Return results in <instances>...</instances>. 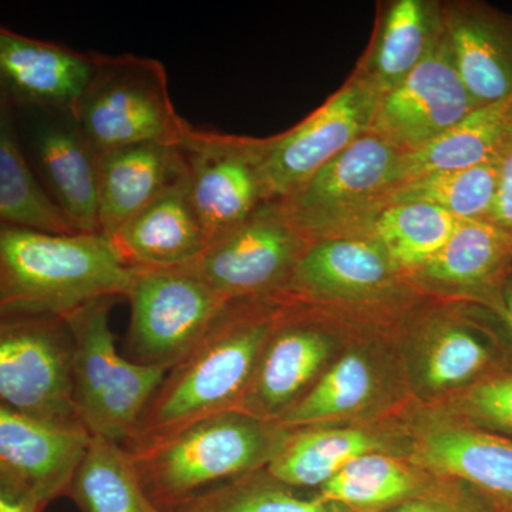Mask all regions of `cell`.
I'll return each instance as SVG.
<instances>
[{
	"mask_svg": "<svg viewBox=\"0 0 512 512\" xmlns=\"http://www.w3.org/2000/svg\"><path fill=\"white\" fill-rule=\"evenodd\" d=\"M136 269L110 238L0 224V318H66L100 298H127Z\"/></svg>",
	"mask_w": 512,
	"mask_h": 512,
	"instance_id": "6da1fadb",
	"label": "cell"
},
{
	"mask_svg": "<svg viewBox=\"0 0 512 512\" xmlns=\"http://www.w3.org/2000/svg\"><path fill=\"white\" fill-rule=\"evenodd\" d=\"M266 298L251 299L245 311H235L232 301L225 305L198 345L168 370L126 446L228 412L245 397L276 325Z\"/></svg>",
	"mask_w": 512,
	"mask_h": 512,
	"instance_id": "7a4b0ae2",
	"label": "cell"
},
{
	"mask_svg": "<svg viewBox=\"0 0 512 512\" xmlns=\"http://www.w3.org/2000/svg\"><path fill=\"white\" fill-rule=\"evenodd\" d=\"M269 429L252 414L228 410L123 448L148 498L173 512L269 464L282 444Z\"/></svg>",
	"mask_w": 512,
	"mask_h": 512,
	"instance_id": "3957f363",
	"label": "cell"
},
{
	"mask_svg": "<svg viewBox=\"0 0 512 512\" xmlns=\"http://www.w3.org/2000/svg\"><path fill=\"white\" fill-rule=\"evenodd\" d=\"M116 298H100L69 313L73 338V400L92 437L126 446L168 370L141 365L117 352L110 329Z\"/></svg>",
	"mask_w": 512,
	"mask_h": 512,
	"instance_id": "277c9868",
	"label": "cell"
},
{
	"mask_svg": "<svg viewBox=\"0 0 512 512\" xmlns=\"http://www.w3.org/2000/svg\"><path fill=\"white\" fill-rule=\"evenodd\" d=\"M72 111L99 154L138 144L180 146L192 127L175 110L163 63L130 53H94L92 76Z\"/></svg>",
	"mask_w": 512,
	"mask_h": 512,
	"instance_id": "5b68a950",
	"label": "cell"
},
{
	"mask_svg": "<svg viewBox=\"0 0 512 512\" xmlns=\"http://www.w3.org/2000/svg\"><path fill=\"white\" fill-rule=\"evenodd\" d=\"M402 151L369 131L312 175L288 198L276 201L309 244L366 237L402 183Z\"/></svg>",
	"mask_w": 512,
	"mask_h": 512,
	"instance_id": "8992f818",
	"label": "cell"
},
{
	"mask_svg": "<svg viewBox=\"0 0 512 512\" xmlns=\"http://www.w3.org/2000/svg\"><path fill=\"white\" fill-rule=\"evenodd\" d=\"M127 299L130 360L167 370L198 345L229 302L191 265L136 269Z\"/></svg>",
	"mask_w": 512,
	"mask_h": 512,
	"instance_id": "52a82bcc",
	"label": "cell"
},
{
	"mask_svg": "<svg viewBox=\"0 0 512 512\" xmlns=\"http://www.w3.org/2000/svg\"><path fill=\"white\" fill-rule=\"evenodd\" d=\"M0 404L49 423L83 427L73 400V338L66 320L0 318Z\"/></svg>",
	"mask_w": 512,
	"mask_h": 512,
	"instance_id": "ba28073f",
	"label": "cell"
},
{
	"mask_svg": "<svg viewBox=\"0 0 512 512\" xmlns=\"http://www.w3.org/2000/svg\"><path fill=\"white\" fill-rule=\"evenodd\" d=\"M180 148L188 191L208 245L268 202L262 178L265 138L191 127Z\"/></svg>",
	"mask_w": 512,
	"mask_h": 512,
	"instance_id": "9c48e42d",
	"label": "cell"
},
{
	"mask_svg": "<svg viewBox=\"0 0 512 512\" xmlns=\"http://www.w3.org/2000/svg\"><path fill=\"white\" fill-rule=\"evenodd\" d=\"M380 96L350 74L318 110L278 136L265 138L262 178L266 200L282 201L323 165L372 130Z\"/></svg>",
	"mask_w": 512,
	"mask_h": 512,
	"instance_id": "30bf717a",
	"label": "cell"
},
{
	"mask_svg": "<svg viewBox=\"0 0 512 512\" xmlns=\"http://www.w3.org/2000/svg\"><path fill=\"white\" fill-rule=\"evenodd\" d=\"M15 111L20 143L47 197L74 231L97 234L100 154L77 123L73 111Z\"/></svg>",
	"mask_w": 512,
	"mask_h": 512,
	"instance_id": "8fae6325",
	"label": "cell"
},
{
	"mask_svg": "<svg viewBox=\"0 0 512 512\" xmlns=\"http://www.w3.org/2000/svg\"><path fill=\"white\" fill-rule=\"evenodd\" d=\"M309 245L278 202H266L191 266L227 301L266 298L289 284Z\"/></svg>",
	"mask_w": 512,
	"mask_h": 512,
	"instance_id": "7c38bea8",
	"label": "cell"
},
{
	"mask_svg": "<svg viewBox=\"0 0 512 512\" xmlns=\"http://www.w3.org/2000/svg\"><path fill=\"white\" fill-rule=\"evenodd\" d=\"M477 109L444 33L429 57L380 97L370 131L403 154L414 153Z\"/></svg>",
	"mask_w": 512,
	"mask_h": 512,
	"instance_id": "4fadbf2b",
	"label": "cell"
},
{
	"mask_svg": "<svg viewBox=\"0 0 512 512\" xmlns=\"http://www.w3.org/2000/svg\"><path fill=\"white\" fill-rule=\"evenodd\" d=\"M92 436L0 404V474L47 507L64 497Z\"/></svg>",
	"mask_w": 512,
	"mask_h": 512,
	"instance_id": "5bb4252c",
	"label": "cell"
},
{
	"mask_svg": "<svg viewBox=\"0 0 512 512\" xmlns=\"http://www.w3.org/2000/svg\"><path fill=\"white\" fill-rule=\"evenodd\" d=\"M93 66V52L0 26V94L15 109L73 110Z\"/></svg>",
	"mask_w": 512,
	"mask_h": 512,
	"instance_id": "9a60e30c",
	"label": "cell"
},
{
	"mask_svg": "<svg viewBox=\"0 0 512 512\" xmlns=\"http://www.w3.org/2000/svg\"><path fill=\"white\" fill-rule=\"evenodd\" d=\"M444 33L478 107L512 97V16L478 2H443Z\"/></svg>",
	"mask_w": 512,
	"mask_h": 512,
	"instance_id": "2e32d148",
	"label": "cell"
},
{
	"mask_svg": "<svg viewBox=\"0 0 512 512\" xmlns=\"http://www.w3.org/2000/svg\"><path fill=\"white\" fill-rule=\"evenodd\" d=\"M110 239L134 269L195 264L208 241L191 201L187 177L161 192Z\"/></svg>",
	"mask_w": 512,
	"mask_h": 512,
	"instance_id": "e0dca14e",
	"label": "cell"
},
{
	"mask_svg": "<svg viewBox=\"0 0 512 512\" xmlns=\"http://www.w3.org/2000/svg\"><path fill=\"white\" fill-rule=\"evenodd\" d=\"M443 35V2L380 3L372 42L352 74L382 97L429 57Z\"/></svg>",
	"mask_w": 512,
	"mask_h": 512,
	"instance_id": "ac0fdd59",
	"label": "cell"
},
{
	"mask_svg": "<svg viewBox=\"0 0 512 512\" xmlns=\"http://www.w3.org/2000/svg\"><path fill=\"white\" fill-rule=\"evenodd\" d=\"M185 175L180 146L138 144L100 154L99 232L111 238Z\"/></svg>",
	"mask_w": 512,
	"mask_h": 512,
	"instance_id": "d6986e66",
	"label": "cell"
},
{
	"mask_svg": "<svg viewBox=\"0 0 512 512\" xmlns=\"http://www.w3.org/2000/svg\"><path fill=\"white\" fill-rule=\"evenodd\" d=\"M397 274L375 239L333 238L309 245L289 284L313 295L362 298L392 285Z\"/></svg>",
	"mask_w": 512,
	"mask_h": 512,
	"instance_id": "ffe728a7",
	"label": "cell"
},
{
	"mask_svg": "<svg viewBox=\"0 0 512 512\" xmlns=\"http://www.w3.org/2000/svg\"><path fill=\"white\" fill-rule=\"evenodd\" d=\"M512 146V97L478 107L426 147L403 154L402 183L440 171L500 163Z\"/></svg>",
	"mask_w": 512,
	"mask_h": 512,
	"instance_id": "44dd1931",
	"label": "cell"
},
{
	"mask_svg": "<svg viewBox=\"0 0 512 512\" xmlns=\"http://www.w3.org/2000/svg\"><path fill=\"white\" fill-rule=\"evenodd\" d=\"M328 350L326 339L312 330L274 328L259 357L245 402L258 413L285 416L289 404L318 373Z\"/></svg>",
	"mask_w": 512,
	"mask_h": 512,
	"instance_id": "7402d4cb",
	"label": "cell"
},
{
	"mask_svg": "<svg viewBox=\"0 0 512 512\" xmlns=\"http://www.w3.org/2000/svg\"><path fill=\"white\" fill-rule=\"evenodd\" d=\"M421 458L434 470L466 480L512 503V441L460 427L424 437Z\"/></svg>",
	"mask_w": 512,
	"mask_h": 512,
	"instance_id": "603a6c76",
	"label": "cell"
},
{
	"mask_svg": "<svg viewBox=\"0 0 512 512\" xmlns=\"http://www.w3.org/2000/svg\"><path fill=\"white\" fill-rule=\"evenodd\" d=\"M0 224L74 231L47 197L20 143L15 107L0 94Z\"/></svg>",
	"mask_w": 512,
	"mask_h": 512,
	"instance_id": "cb8c5ba5",
	"label": "cell"
},
{
	"mask_svg": "<svg viewBox=\"0 0 512 512\" xmlns=\"http://www.w3.org/2000/svg\"><path fill=\"white\" fill-rule=\"evenodd\" d=\"M67 497L82 512H165L148 498L120 444L92 437Z\"/></svg>",
	"mask_w": 512,
	"mask_h": 512,
	"instance_id": "d4e9b609",
	"label": "cell"
},
{
	"mask_svg": "<svg viewBox=\"0 0 512 512\" xmlns=\"http://www.w3.org/2000/svg\"><path fill=\"white\" fill-rule=\"evenodd\" d=\"M460 222L426 202H399L377 215L366 237L375 239L399 274L417 272L447 244Z\"/></svg>",
	"mask_w": 512,
	"mask_h": 512,
	"instance_id": "484cf974",
	"label": "cell"
},
{
	"mask_svg": "<svg viewBox=\"0 0 512 512\" xmlns=\"http://www.w3.org/2000/svg\"><path fill=\"white\" fill-rule=\"evenodd\" d=\"M512 259V235L491 222L461 221L447 244L414 274L450 288L470 289Z\"/></svg>",
	"mask_w": 512,
	"mask_h": 512,
	"instance_id": "4316f807",
	"label": "cell"
},
{
	"mask_svg": "<svg viewBox=\"0 0 512 512\" xmlns=\"http://www.w3.org/2000/svg\"><path fill=\"white\" fill-rule=\"evenodd\" d=\"M376 448L379 443L365 431H309L281 444L269 461L268 474L284 485L322 487L350 461Z\"/></svg>",
	"mask_w": 512,
	"mask_h": 512,
	"instance_id": "83f0119b",
	"label": "cell"
},
{
	"mask_svg": "<svg viewBox=\"0 0 512 512\" xmlns=\"http://www.w3.org/2000/svg\"><path fill=\"white\" fill-rule=\"evenodd\" d=\"M500 163L410 178L394 188L387 205L426 202L460 221L490 222L500 180Z\"/></svg>",
	"mask_w": 512,
	"mask_h": 512,
	"instance_id": "f1b7e54d",
	"label": "cell"
},
{
	"mask_svg": "<svg viewBox=\"0 0 512 512\" xmlns=\"http://www.w3.org/2000/svg\"><path fill=\"white\" fill-rule=\"evenodd\" d=\"M414 490L410 471L393 458L369 453L346 464L322 485V500L356 508L396 503Z\"/></svg>",
	"mask_w": 512,
	"mask_h": 512,
	"instance_id": "f546056e",
	"label": "cell"
},
{
	"mask_svg": "<svg viewBox=\"0 0 512 512\" xmlns=\"http://www.w3.org/2000/svg\"><path fill=\"white\" fill-rule=\"evenodd\" d=\"M373 393L369 363L359 355L342 357L319 383L282 417L285 426H301L360 409Z\"/></svg>",
	"mask_w": 512,
	"mask_h": 512,
	"instance_id": "4dcf8cb0",
	"label": "cell"
},
{
	"mask_svg": "<svg viewBox=\"0 0 512 512\" xmlns=\"http://www.w3.org/2000/svg\"><path fill=\"white\" fill-rule=\"evenodd\" d=\"M487 360V349L476 336L463 329H446L431 346L424 376L433 389L457 386L476 375Z\"/></svg>",
	"mask_w": 512,
	"mask_h": 512,
	"instance_id": "1f68e13d",
	"label": "cell"
},
{
	"mask_svg": "<svg viewBox=\"0 0 512 512\" xmlns=\"http://www.w3.org/2000/svg\"><path fill=\"white\" fill-rule=\"evenodd\" d=\"M173 512H338L323 501L296 497L275 485L255 484L234 493L207 494Z\"/></svg>",
	"mask_w": 512,
	"mask_h": 512,
	"instance_id": "d6a6232c",
	"label": "cell"
},
{
	"mask_svg": "<svg viewBox=\"0 0 512 512\" xmlns=\"http://www.w3.org/2000/svg\"><path fill=\"white\" fill-rule=\"evenodd\" d=\"M467 406L485 423L512 431V376L474 387L468 394Z\"/></svg>",
	"mask_w": 512,
	"mask_h": 512,
	"instance_id": "836d02e7",
	"label": "cell"
},
{
	"mask_svg": "<svg viewBox=\"0 0 512 512\" xmlns=\"http://www.w3.org/2000/svg\"><path fill=\"white\" fill-rule=\"evenodd\" d=\"M490 222L512 235V146L500 163V180Z\"/></svg>",
	"mask_w": 512,
	"mask_h": 512,
	"instance_id": "e575fe53",
	"label": "cell"
},
{
	"mask_svg": "<svg viewBox=\"0 0 512 512\" xmlns=\"http://www.w3.org/2000/svg\"><path fill=\"white\" fill-rule=\"evenodd\" d=\"M46 508L37 503L18 484L0 474V512H43Z\"/></svg>",
	"mask_w": 512,
	"mask_h": 512,
	"instance_id": "d590c367",
	"label": "cell"
},
{
	"mask_svg": "<svg viewBox=\"0 0 512 512\" xmlns=\"http://www.w3.org/2000/svg\"><path fill=\"white\" fill-rule=\"evenodd\" d=\"M390 512H456L450 510V508L444 507V505L436 503H427V501H413V503H407L400 505L399 508Z\"/></svg>",
	"mask_w": 512,
	"mask_h": 512,
	"instance_id": "8d00e7d4",
	"label": "cell"
},
{
	"mask_svg": "<svg viewBox=\"0 0 512 512\" xmlns=\"http://www.w3.org/2000/svg\"><path fill=\"white\" fill-rule=\"evenodd\" d=\"M504 315L508 320V325L512 328V285L507 289V292H505Z\"/></svg>",
	"mask_w": 512,
	"mask_h": 512,
	"instance_id": "74e56055",
	"label": "cell"
},
{
	"mask_svg": "<svg viewBox=\"0 0 512 512\" xmlns=\"http://www.w3.org/2000/svg\"><path fill=\"white\" fill-rule=\"evenodd\" d=\"M363 512H369V511H363Z\"/></svg>",
	"mask_w": 512,
	"mask_h": 512,
	"instance_id": "f35d334b",
	"label": "cell"
}]
</instances>
